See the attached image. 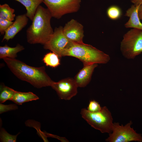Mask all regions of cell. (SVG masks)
Segmentation results:
<instances>
[{"mask_svg": "<svg viewBox=\"0 0 142 142\" xmlns=\"http://www.w3.org/2000/svg\"><path fill=\"white\" fill-rule=\"evenodd\" d=\"M16 90L5 85L3 83L0 86V102L2 103L7 100H11Z\"/></svg>", "mask_w": 142, "mask_h": 142, "instance_id": "obj_18", "label": "cell"}, {"mask_svg": "<svg viewBox=\"0 0 142 142\" xmlns=\"http://www.w3.org/2000/svg\"><path fill=\"white\" fill-rule=\"evenodd\" d=\"M121 51L123 56L133 59L142 53V30L132 28L123 36L120 44Z\"/></svg>", "mask_w": 142, "mask_h": 142, "instance_id": "obj_5", "label": "cell"}, {"mask_svg": "<svg viewBox=\"0 0 142 142\" xmlns=\"http://www.w3.org/2000/svg\"><path fill=\"white\" fill-rule=\"evenodd\" d=\"M3 59L17 77L36 88L51 87L54 82L46 73L44 66H31L16 58H6Z\"/></svg>", "mask_w": 142, "mask_h": 142, "instance_id": "obj_1", "label": "cell"}, {"mask_svg": "<svg viewBox=\"0 0 142 142\" xmlns=\"http://www.w3.org/2000/svg\"><path fill=\"white\" fill-rule=\"evenodd\" d=\"M52 17L47 8L40 5L39 6L32 24L26 31L27 40L29 43L44 45L49 40L54 32L50 24Z\"/></svg>", "mask_w": 142, "mask_h": 142, "instance_id": "obj_2", "label": "cell"}, {"mask_svg": "<svg viewBox=\"0 0 142 142\" xmlns=\"http://www.w3.org/2000/svg\"><path fill=\"white\" fill-rule=\"evenodd\" d=\"M97 66V64L83 65L74 78L78 87H84L89 83L94 70Z\"/></svg>", "mask_w": 142, "mask_h": 142, "instance_id": "obj_12", "label": "cell"}, {"mask_svg": "<svg viewBox=\"0 0 142 142\" xmlns=\"http://www.w3.org/2000/svg\"><path fill=\"white\" fill-rule=\"evenodd\" d=\"M133 4L136 6H139L142 3V0H130Z\"/></svg>", "mask_w": 142, "mask_h": 142, "instance_id": "obj_26", "label": "cell"}, {"mask_svg": "<svg viewBox=\"0 0 142 142\" xmlns=\"http://www.w3.org/2000/svg\"><path fill=\"white\" fill-rule=\"evenodd\" d=\"M82 117L92 127L102 133L112 132L113 119L110 112L106 106L102 107L99 111L91 112L87 109H81Z\"/></svg>", "mask_w": 142, "mask_h": 142, "instance_id": "obj_4", "label": "cell"}, {"mask_svg": "<svg viewBox=\"0 0 142 142\" xmlns=\"http://www.w3.org/2000/svg\"><path fill=\"white\" fill-rule=\"evenodd\" d=\"M107 15L111 19L116 20L119 18L122 14L120 8L118 6L113 5L109 7L106 11Z\"/></svg>", "mask_w": 142, "mask_h": 142, "instance_id": "obj_20", "label": "cell"}, {"mask_svg": "<svg viewBox=\"0 0 142 142\" xmlns=\"http://www.w3.org/2000/svg\"><path fill=\"white\" fill-rule=\"evenodd\" d=\"M24 49V47L19 44L13 47H10L6 44L3 46H0V58H16L17 57V53Z\"/></svg>", "mask_w": 142, "mask_h": 142, "instance_id": "obj_15", "label": "cell"}, {"mask_svg": "<svg viewBox=\"0 0 142 142\" xmlns=\"http://www.w3.org/2000/svg\"><path fill=\"white\" fill-rule=\"evenodd\" d=\"M15 10L7 3L0 5V18L12 21L16 17Z\"/></svg>", "mask_w": 142, "mask_h": 142, "instance_id": "obj_17", "label": "cell"}, {"mask_svg": "<svg viewBox=\"0 0 142 142\" xmlns=\"http://www.w3.org/2000/svg\"><path fill=\"white\" fill-rule=\"evenodd\" d=\"M102 107L97 101L92 100L90 101L87 109L91 112H96L100 111Z\"/></svg>", "mask_w": 142, "mask_h": 142, "instance_id": "obj_22", "label": "cell"}, {"mask_svg": "<svg viewBox=\"0 0 142 142\" xmlns=\"http://www.w3.org/2000/svg\"><path fill=\"white\" fill-rule=\"evenodd\" d=\"M19 2L26 8L27 16L32 21L37 9L43 0H14Z\"/></svg>", "mask_w": 142, "mask_h": 142, "instance_id": "obj_14", "label": "cell"}, {"mask_svg": "<svg viewBox=\"0 0 142 142\" xmlns=\"http://www.w3.org/2000/svg\"><path fill=\"white\" fill-rule=\"evenodd\" d=\"M139 6L133 4L126 11L125 16L129 17V19L124 25L126 28L142 30V22H141L138 14Z\"/></svg>", "mask_w": 142, "mask_h": 142, "instance_id": "obj_13", "label": "cell"}, {"mask_svg": "<svg viewBox=\"0 0 142 142\" xmlns=\"http://www.w3.org/2000/svg\"><path fill=\"white\" fill-rule=\"evenodd\" d=\"M66 56L78 58L83 65L105 64L110 59L108 55L90 45L71 41L63 54L62 57Z\"/></svg>", "mask_w": 142, "mask_h": 142, "instance_id": "obj_3", "label": "cell"}, {"mask_svg": "<svg viewBox=\"0 0 142 142\" xmlns=\"http://www.w3.org/2000/svg\"><path fill=\"white\" fill-rule=\"evenodd\" d=\"M28 18L26 14L16 16L14 21L6 31L2 42L8 41L13 38L27 25Z\"/></svg>", "mask_w": 142, "mask_h": 142, "instance_id": "obj_11", "label": "cell"}, {"mask_svg": "<svg viewBox=\"0 0 142 142\" xmlns=\"http://www.w3.org/2000/svg\"><path fill=\"white\" fill-rule=\"evenodd\" d=\"M19 133L15 135H12L8 133L3 128L1 129L0 141L2 142H16Z\"/></svg>", "mask_w": 142, "mask_h": 142, "instance_id": "obj_21", "label": "cell"}, {"mask_svg": "<svg viewBox=\"0 0 142 142\" xmlns=\"http://www.w3.org/2000/svg\"><path fill=\"white\" fill-rule=\"evenodd\" d=\"M62 99L69 100L75 96L78 87L74 78H68L58 82L54 81L51 86Z\"/></svg>", "mask_w": 142, "mask_h": 142, "instance_id": "obj_9", "label": "cell"}, {"mask_svg": "<svg viewBox=\"0 0 142 142\" xmlns=\"http://www.w3.org/2000/svg\"><path fill=\"white\" fill-rule=\"evenodd\" d=\"M13 22L0 18V33L1 35L4 34L7 29Z\"/></svg>", "mask_w": 142, "mask_h": 142, "instance_id": "obj_23", "label": "cell"}, {"mask_svg": "<svg viewBox=\"0 0 142 142\" xmlns=\"http://www.w3.org/2000/svg\"><path fill=\"white\" fill-rule=\"evenodd\" d=\"M138 17L142 22V3L139 7L138 10Z\"/></svg>", "mask_w": 142, "mask_h": 142, "instance_id": "obj_25", "label": "cell"}, {"mask_svg": "<svg viewBox=\"0 0 142 142\" xmlns=\"http://www.w3.org/2000/svg\"><path fill=\"white\" fill-rule=\"evenodd\" d=\"M59 57L53 52L46 54L43 59V61L47 66L55 68L60 64Z\"/></svg>", "mask_w": 142, "mask_h": 142, "instance_id": "obj_19", "label": "cell"}, {"mask_svg": "<svg viewBox=\"0 0 142 142\" xmlns=\"http://www.w3.org/2000/svg\"><path fill=\"white\" fill-rule=\"evenodd\" d=\"M18 106L15 104H11L9 105H4L2 103L0 104V114L8 111L14 110L17 109Z\"/></svg>", "mask_w": 142, "mask_h": 142, "instance_id": "obj_24", "label": "cell"}, {"mask_svg": "<svg viewBox=\"0 0 142 142\" xmlns=\"http://www.w3.org/2000/svg\"><path fill=\"white\" fill-rule=\"evenodd\" d=\"M131 121L124 126L118 123H113L112 132L105 141L109 142H129L137 141L142 142L141 134L136 132L131 127Z\"/></svg>", "mask_w": 142, "mask_h": 142, "instance_id": "obj_6", "label": "cell"}, {"mask_svg": "<svg viewBox=\"0 0 142 142\" xmlns=\"http://www.w3.org/2000/svg\"><path fill=\"white\" fill-rule=\"evenodd\" d=\"M39 99L38 96L32 92H23L16 91L11 101L17 104L21 105L25 102Z\"/></svg>", "mask_w": 142, "mask_h": 142, "instance_id": "obj_16", "label": "cell"}, {"mask_svg": "<svg viewBox=\"0 0 142 142\" xmlns=\"http://www.w3.org/2000/svg\"><path fill=\"white\" fill-rule=\"evenodd\" d=\"M82 0H43L52 17L60 18L64 15L77 12Z\"/></svg>", "mask_w": 142, "mask_h": 142, "instance_id": "obj_7", "label": "cell"}, {"mask_svg": "<svg viewBox=\"0 0 142 142\" xmlns=\"http://www.w3.org/2000/svg\"><path fill=\"white\" fill-rule=\"evenodd\" d=\"M63 28L62 26L55 27L52 36L43 45L45 49L50 50L59 57H62L63 52L69 42L63 33Z\"/></svg>", "mask_w": 142, "mask_h": 142, "instance_id": "obj_8", "label": "cell"}, {"mask_svg": "<svg viewBox=\"0 0 142 142\" xmlns=\"http://www.w3.org/2000/svg\"><path fill=\"white\" fill-rule=\"evenodd\" d=\"M63 33L69 41L83 43L84 36V27L77 20L72 19L63 27Z\"/></svg>", "mask_w": 142, "mask_h": 142, "instance_id": "obj_10", "label": "cell"}]
</instances>
